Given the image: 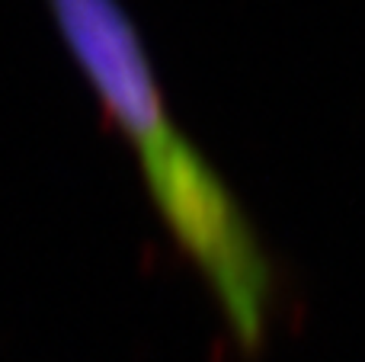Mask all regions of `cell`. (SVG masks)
<instances>
[{"instance_id": "6da1fadb", "label": "cell", "mask_w": 365, "mask_h": 362, "mask_svg": "<svg viewBox=\"0 0 365 362\" xmlns=\"http://www.w3.org/2000/svg\"><path fill=\"white\" fill-rule=\"evenodd\" d=\"M71 55L138 157L141 180L192 148L173 125L151 55L119 0H48Z\"/></svg>"}]
</instances>
